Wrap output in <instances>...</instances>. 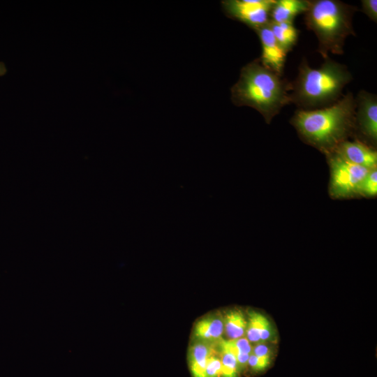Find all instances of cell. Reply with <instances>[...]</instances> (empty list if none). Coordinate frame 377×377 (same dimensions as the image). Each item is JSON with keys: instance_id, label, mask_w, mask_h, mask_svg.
<instances>
[{"instance_id": "20", "label": "cell", "mask_w": 377, "mask_h": 377, "mask_svg": "<svg viewBox=\"0 0 377 377\" xmlns=\"http://www.w3.org/2000/svg\"><path fill=\"white\" fill-rule=\"evenodd\" d=\"M273 328L269 320L267 319L260 332V343H266L268 341H273Z\"/></svg>"}, {"instance_id": "12", "label": "cell", "mask_w": 377, "mask_h": 377, "mask_svg": "<svg viewBox=\"0 0 377 377\" xmlns=\"http://www.w3.org/2000/svg\"><path fill=\"white\" fill-rule=\"evenodd\" d=\"M223 332V318L216 316L200 319L194 327V336L207 343L220 341Z\"/></svg>"}, {"instance_id": "16", "label": "cell", "mask_w": 377, "mask_h": 377, "mask_svg": "<svg viewBox=\"0 0 377 377\" xmlns=\"http://www.w3.org/2000/svg\"><path fill=\"white\" fill-rule=\"evenodd\" d=\"M219 351L221 362L220 377H238L239 370L235 357L228 351L221 349Z\"/></svg>"}, {"instance_id": "3", "label": "cell", "mask_w": 377, "mask_h": 377, "mask_svg": "<svg viewBox=\"0 0 377 377\" xmlns=\"http://www.w3.org/2000/svg\"><path fill=\"white\" fill-rule=\"evenodd\" d=\"M352 80V74L345 64L327 57L320 68H312L303 58L298 75L291 82L290 103L300 110L328 107L343 96L344 87Z\"/></svg>"}, {"instance_id": "1", "label": "cell", "mask_w": 377, "mask_h": 377, "mask_svg": "<svg viewBox=\"0 0 377 377\" xmlns=\"http://www.w3.org/2000/svg\"><path fill=\"white\" fill-rule=\"evenodd\" d=\"M355 108V97L348 91L328 107L297 109L290 122L304 142L326 154L354 135Z\"/></svg>"}, {"instance_id": "9", "label": "cell", "mask_w": 377, "mask_h": 377, "mask_svg": "<svg viewBox=\"0 0 377 377\" xmlns=\"http://www.w3.org/2000/svg\"><path fill=\"white\" fill-rule=\"evenodd\" d=\"M333 151L353 164L370 169L376 168V149L357 139L354 141L346 140L342 142Z\"/></svg>"}, {"instance_id": "17", "label": "cell", "mask_w": 377, "mask_h": 377, "mask_svg": "<svg viewBox=\"0 0 377 377\" xmlns=\"http://www.w3.org/2000/svg\"><path fill=\"white\" fill-rule=\"evenodd\" d=\"M377 194V170L371 169L362 181L359 188V195L370 198Z\"/></svg>"}, {"instance_id": "23", "label": "cell", "mask_w": 377, "mask_h": 377, "mask_svg": "<svg viewBox=\"0 0 377 377\" xmlns=\"http://www.w3.org/2000/svg\"><path fill=\"white\" fill-rule=\"evenodd\" d=\"M258 359V369L257 371H263L266 369L270 363L271 357H257Z\"/></svg>"}, {"instance_id": "19", "label": "cell", "mask_w": 377, "mask_h": 377, "mask_svg": "<svg viewBox=\"0 0 377 377\" xmlns=\"http://www.w3.org/2000/svg\"><path fill=\"white\" fill-rule=\"evenodd\" d=\"M362 9L364 14L372 21L377 22V1L362 0Z\"/></svg>"}, {"instance_id": "24", "label": "cell", "mask_w": 377, "mask_h": 377, "mask_svg": "<svg viewBox=\"0 0 377 377\" xmlns=\"http://www.w3.org/2000/svg\"><path fill=\"white\" fill-rule=\"evenodd\" d=\"M7 73V68L4 63L0 62V76H3Z\"/></svg>"}, {"instance_id": "22", "label": "cell", "mask_w": 377, "mask_h": 377, "mask_svg": "<svg viewBox=\"0 0 377 377\" xmlns=\"http://www.w3.org/2000/svg\"><path fill=\"white\" fill-rule=\"evenodd\" d=\"M252 353L257 357H269L272 355V350L265 343H258L253 348H252Z\"/></svg>"}, {"instance_id": "2", "label": "cell", "mask_w": 377, "mask_h": 377, "mask_svg": "<svg viewBox=\"0 0 377 377\" xmlns=\"http://www.w3.org/2000/svg\"><path fill=\"white\" fill-rule=\"evenodd\" d=\"M291 82L264 66L256 59L243 66L231 87V100L237 106L258 111L267 124L286 105L291 104Z\"/></svg>"}, {"instance_id": "8", "label": "cell", "mask_w": 377, "mask_h": 377, "mask_svg": "<svg viewBox=\"0 0 377 377\" xmlns=\"http://www.w3.org/2000/svg\"><path fill=\"white\" fill-rule=\"evenodd\" d=\"M262 47V52L258 58L266 68L283 75L286 54L276 40L272 31L267 24L257 31Z\"/></svg>"}, {"instance_id": "18", "label": "cell", "mask_w": 377, "mask_h": 377, "mask_svg": "<svg viewBox=\"0 0 377 377\" xmlns=\"http://www.w3.org/2000/svg\"><path fill=\"white\" fill-rule=\"evenodd\" d=\"M221 362L220 358L212 353L207 361L205 377H220Z\"/></svg>"}, {"instance_id": "10", "label": "cell", "mask_w": 377, "mask_h": 377, "mask_svg": "<svg viewBox=\"0 0 377 377\" xmlns=\"http://www.w3.org/2000/svg\"><path fill=\"white\" fill-rule=\"evenodd\" d=\"M309 0H275L270 18L273 22H293L295 17L304 13Z\"/></svg>"}, {"instance_id": "13", "label": "cell", "mask_w": 377, "mask_h": 377, "mask_svg": "<svg viewBox=\"0 0 377 377\" xmlns=\"http://www.w3.org/2000/svg\"><path fill=\"white\" fill-rule=\"evenodd\" d=\"M269 26L281 49L286 53L291 51L296 45L300 34L293 22H273Z\"/></svg>"}, {"instance_id": "7", "label": "cell", "mask_w": 377, "mask_h": 377, "mask_svg": "<svg viewBox=\"0 0 377 377\" xmlns=\"http://www.w3.org/2000/svg\"><path fill=\"white\" fill-rule=\"evenodd\" d=\"M356 108L354 134L357 140L374 149L377 143V97L364 89L355 97Z\"/></svg>"}, {"instance_id": "5", "label": "cell", "mask_w": 377, "mask_h": 377, "mask_svg": "<svg viewBox=\"0 0 377 377\" xmlns=\"http://www.w3.org/2000/svg\"><path fill=\"white\" fill-rule=\"evenodd\" d=\"M325 155L330 170V195L336 199L358 195L359 186L371 169L350 163L335 151Z\"/></svg>"}, {"instance_id": "15", "label": "cell", "mask_w": 377, "mask_h": 377, "mask_svg": "<svg viewBox=\"0 0 377 377\" xmlns=\"http://www.w3.org/2000/svg\"><path fill=\"white\" fill-rule=\"evenodd\" d=\"M248 318L246 331V339L250 343H260V332L267 318L254 311H249Z\"/></svg>"}, {"instance_id": "6", "label": "cell", "mask_w": 377, "mask_h": 377, "mask_svg": "<svg viewBox=\"0 0 377 377\" xmlns=\"http://www.w3.org/2000/svg\"><path fill=\"white\" fill-rule=\"evenodd\" d=\"M275 0H224L221 6L230 18L245 24L254 31L267 26Z\"/></svg>"}, {"instance_id": "11", "label": "cell", "mask_w": 377, "mask_h": 377, "mask_svg": "<svg viewBox=\"0 0 377 377\" xmlns=\"http://www.w3.org/2000/svg\"><path fill=\"white\" fill-rule=\"evenodd\" d=\"M211 345L205 341H198L189 348L188 364L193 377H205V370L209 356L214 353Z\"/></svg>"}, {"instance_id": "14", "label": "cell", "mask_w": 377, "mask_h": 377, "mask_svg": "<svg viewBox=\"0 0 377 377\" xmlns=\"http://www.w3.org/2000/svg\"><path fill=\"white\" fill-rule=\"evenodd\" d=\"M223 328L229 339L244 337L247 327V320L239 309L230 310L223 317Z\"/></svg>"}, {"instance_id": "4", "label": "cell", "mask_w": 377, "mask_h": 377, "mask_svg": "<svg viewBox=\"0 0 377 377\" xmlns=\"http://www.w3.org/2000/svg\"><path fill=\"white\" fill-rule=\"evenodd\" d=\"M357 7L338 0H309L304 22L318 39L317 51L323 58L329 53L343 54L346 38L355 36L353 17Z\"/></svg>"}, {"instance_id": "21", "label": "cell", "mask_w": 377, "mask_h": 377, "mask_svg": "<svg viewBox=\"0 0 377 377\" xmlns=\"http://www.w3.org/2000/svg\"><path fill=\"white\" fill-rule=\"evenodd\" d=\"M231 340L241 353L246 354H251L252 353V346L246 337Z\"/></svg>"}]
</instances>
